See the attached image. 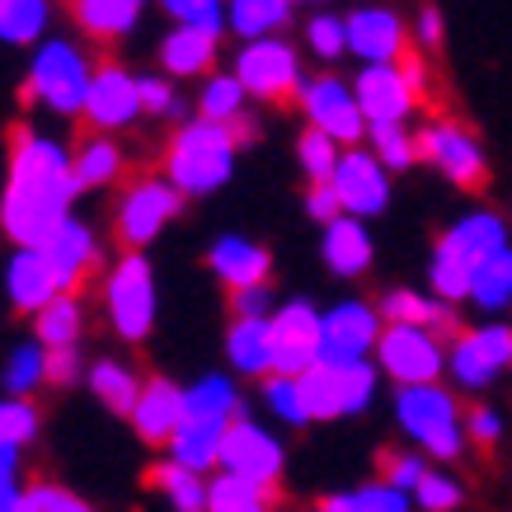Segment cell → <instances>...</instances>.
<instances>
[{
    "mask_svg": "<svg viewBox=\"0 0 512 512\" xmlns=\"http://www.w3.org/2000/svg\"><path fill=\"white\" fill-rule=\"evenodd\" d=\"M226 433L231 428H202V423H184L170 442V461L174 466L193 470V475H207L212 466H221V447H226Z\"/></svg>",
    "mask_w": 512,
    "mask_h": 512,
    "instance_id": "obj_27",
    "label": "cell"
},
{
    "mask_svg": "<svg viewBox=\"0 0 512 512\" xmlns=\"http://www.w3.org/2000/svg\"><path fill=\"white\" fill-rule=\"evenodd\" d=\"M442 240H447L470 268H480L484 259H494L498 249H508V226H503L494 212H475V217H466L461 226H451Z\"/></svg>",
    "mask_w": 512,
    "mask_h": 512,
    "instance_id": "obj_26",
    "label": "cell"
},
{
    "mask_svg": "<svg viewBox=\"0 0 512 512\" xmlns=\"http://www.w3.org/2000/svg\"><path fill=\"white\" fill-rule=\"evenodd\" d=\"M221 470L226 475H240V480L259 484V489H273L282 475V447L278 437L264 433L259 423H231V433H226V447H221Z\"/></svg>",
    "mask_w": 512,
    "mask_h": 512,
    "instance_id": "obj_12",
    "label": "cell"
},
{
    "mask_svg": "<svg viewBox=\"0 0 512 512\" xmlns=\"http://www.w3.org/2000/svg\"><path fill=\"white\" fill-rule=\"evenodd\" d=\"M301 395H306V409H311L315 423L325 419H343L348 409H343V367H311V372L301 376Z\"/></svg>",
    "mask_w": 512,
    "mask_h": 512,
    "instance_id": "obj_33",
    "label": "cell"
},
{
    "mask_svg": "<svg viewBox=\"0 0 512 512\" xmlns=\"http://www.w3.org/2000/svg\"><path fill=\"white\" fill-rule=\"evenodd\" d=\"M414 498H419V508H428V512H451L456 503H461V484L451 480V475L428 470V480L414 489Z\"/></svg>",
    "mask_w": 512,
    "mask_h": 512,
    "instance_id": "obj_52",
    "label": "cell"
},
{
    "mask_svg": "<svg viewBox=\"0 0 512 512\" xmlns=\"http://www.w3.org/2000/svg\"><path fill=\"white\" fill-rule=\"evenodd\" d=\"M38 433V409L29 400H5L0 404V442L5 447H24Z\"/></svg>",
    "mask_w": 512,
    "mask_h": 512,
    "instance_id": "obj_47",
    "label": "cell"
},
{
    "mask_svg": "<svg viewBox=\"0 0 512 512\" xmlns=\"http://www.w3.org/2000/svg\"><path fill=\"white\" fill-rule=\"evenodd\" d=\"M268 494H273V489H259V484L221 470L217 480H212V503H207V512H268Z\"/></svg>",
    "mask_w": 512,
    "mask_h": 512,
    "instance_id": "obj_38",
    "label": "cell"
},
{
    "mask_svg": "<svg viewBox=\"0 0 512 512\" xmlns=\"http://www.w3.org/2000/svg\"><path fill=\"white\" fill-rule=\"evenodd\" d=\"M38 381H47V348L43 343H19L10 362H5V390L10 400H24Z\"/></svg>",
    "mask_w": 512,
    "mask_h": 512,
    "instance_id": "obj_42",
    "label": "cell"
},
{
    "mask_svg": "<svg viewBox=\"0 0 512 512\" xmlns=\"http://www.w3.org/2000/svg\"><path fill=\"white\" fill-rule=\"evenodd\" d=\"M245 85H240V80L235 76H212L207 80V90H202V118H207V123H240V118H245Z\"/></svg>",
    "mask_w": 512,
    "mask_h": 512,
    "instance_id": "obj_39",
    "label": "cell"
},
{
    "mask_svg": "<svg viewBox=\"0 0 512 512\" xmlns=\"http://www.w3.org/2000/svg\"><path fill=\"white\" fill-rule=\"evenodd\" d=\"M433 287L442 301H466L470 287H475V268L447 245V240H437V254H433Z\"/></svg>",
    "mask_w": 512,
    "mask_h": 512,
    "instance_id": "obj_40",
    "label": "cell"
},
{
    "mask_svg": "<svg viewBox=\"0 0 512 512\" xmlns=\"http://www.w3.org/2000/svg\"><path fill=\"white\" fill-rule=\"evenodd\" d=\"M395 414H400L404 433L414 437L428 456H437V461H456L461 447H466L456 400H451L442 386H400Z\"/></svg>",
    "mask_w": 512,
    "mask_h": 512,
    "instance_id": "obj_4",
    "label": "cell"
},
{
    "mask_svg": "<svg viewBox=\"0 0 512 512\" xmlns=\"http://www.w3.org/2000/svg\"><path fill=\"white\" fill-rule=\"evenodd\" d=\"M43 254H47V264H52V273H57V287H62V292H71L80 273L94 264V235H90V226L71 217L62 231L43 245Z\"/></svg>",
    "mask_w": 512,
    "mask_h": 512,
    "instance_id": "obj_24",
    "label": "cell"
},
{
    "mask_svg": "<svg viewBox=\"0 0 512 512\" xmlns=\"http://www.w3.org/2000/svg\"><path fill=\"white\" fill-rule=\"evenodd\" d=\"M141 113V85L118 66H104L90 85V99H85V118L94 127H127Z\"/></svg>",
    "mask_w": 512,
    "mask_h": 512,
    "instance_id": "obj_20",
    "label": "cell"
},
{
    "mask_svg": "<svg viewBox=\"0 0 512 512\" xmlns=\"http://www.w3.org/2000/svg\"><path fill=\"white\" fill-rule=\"evenodd\" d=\"M372 146H376V160L390 165V170H409L414 160H419V146L414 137H404V127H372Z\"/></svg>",
    "mask_w": 512,
    "mask_h": 512,
    "instance_id": "obj_46",
    "label": "cell"
},
{
    "mask_svg": "<svg viewBox=\"0 0 512 512\" xmlns=\"http://www.w3.org/2000/svg\"><path fill=\"white\" fill-rule=\"evenodd\" d=\"M423 480H428V466L419 456H386V484H395L400 494H414Z\"/></svg>",
    "mask_w": 512,
    "mask_h": 512,
    "instance_id": "obj_53",
    "label": "cell"
},
{
    "mask_svg": "<svg viewBox=\"0 0 512 512\" xmlns=\"http://www.w3.org/2000/svg\"><path fill=\"white\" fill-rule=\"evenodd\" d=\"M353 94H357V109H362L367 127L404 123V113L414 109V99H419V94L404 85L400 66H362L353 80Z\"/></svg>",
    "mask_w": 512,
    "mask_h": 512,
    "instance_id": "obj_15",
    "label": "cell"
},
{
    "mask_svg": "<svg viewBox=\"0 0 512 512\" xmlns=\"http://www.w3.org/2000/svg\"><path fill=\"white\" fill-rule=\"evenodd\" d=\"M466 428H470L475 442H484V447H494L498 437H503V419H498L494 409H475V414L466 419Z\"/></svg>",
    "mask_w": 512,
    "mask_h": 512,
    "instance_id": "obj_58",
    "label": "cell"
},
{
    "mask_svg": "<svg viewBox=\"0 0 512 512\" xmlns=\"http://www.w3.org/2000/svg\"><path fill=\"white\" fill-rule=\"evenodd\" d=\"M90 85H94V76H90L85 52L76 43H66V38H47L33 52L24 99H43L47 109H57V113H85Z\"/></svg>",
    "mask_w": 512,
    "mask_h": 512,
    "instance_id": "obj_3",
    "label": "cell"
},
{
    "mask_svg": "<svg viewBox=\"0 0 512 512\" xmlns=\"http://www.w3.org/2000/svg\"><path fill=\"white\" fill-rule=\"evenodd\" d=\"M325 264L339 278H357L372 264V235L357 217H339L334 226H325Z\"/></svg>",
    "mask_w": 512,
    "mask_h": 512,
    "instance_id": "obj_25",
    "label": "cell"
},
{
    "mask_svg": "<svg viewBox=\"0 0 512 512\" xmlns=\"http://www.w3.org/2000/svg\"><path fill=\"white\" fill-rule=\"evenodd\" d=\"M376 395V367L372 362H353V367H343V409L348 414H362Z\"/></svg>",
    "mask_w": 512,
    "mask_h": 512,
    "instance_id": "obj_49",
    "label": "cell"
},
{
    "mask_svg": "<svg viewBox=\"0 0 512 512\" xmlns=\"http://www.w3.org/2000/svg\"><path fill=\"white\" fill-rule=\"evenodd\" d=\"M151 484L165 489V498L174 503V512H207V503H212V484L202 480V475H193V470L174 466V461H165V466L151 470Z\"/></svg>",
    "mask_w": 512,
    "mask_h": 512,
    "instance_id": "obj_31",
    "label": "cell"
},
{
    "mask_svg": "<svg viewBox=\"0 0 512 512\" xmlns=\"http://www.w3.org/2000/svg\"><path fill=\"white\" fill-rule=\"evenodd\" d=\"M212 273H217L231 292L264 287V278H268V249L254 245V240H240V235H221L217 245H212Z\"/></svg>",
    "mask_w": 512,
    "mask_h": 512,
    "instance_id": "obj_22",
    "label": "cell"
},
{
    "mask_svg": "<svg viewBox=\"0 0 512 512\" xmlns=\"http://www.w3.org/2000/svg\"><path fill=\"white\" fill-rule=\"evenodd\" d=\"M90 390L109 404L113 414H123V419H132V409H137V400H141L137 376H132V367H123V362H94Z\"/></svg>",
    "mask_w": 512,
    "mask_h": 512,
    "instance_id": "obj_32",
    "label": "cell"
},
{
    "mask_svg": "<svg viewBox=\"0 0 512 512\" xmlns=\"http://www.w3.org/2000/svg\"><path fill=\"white\" fill-rule=\"evenodd\" d=\"M306 43L325 57V62H339L348 52V19H334V15H315L306 24Z\"/></svg>",
    "mask_w": 512,
    "mask_h": 512,
    "instance_id": "obj_48",
    "label": "cell"
},
{
    "mask_svg": "<svg viewBox=\"0 0 512 512\" xmlns=\"http://www.w3.org/2000/svg\"><path fill=\"white\" fill-rule=\"evenodd\" d=\"M24 512H94V508L80 503L76 494L57 489V484H33V489H24Z\"/></svg>",
    "mask_w": 512,
    "mask_h": 512,
    "instance_id": "obj_51",
    "label": "cell"
},
{
    "mask_svg": "<svg viewBox=\"0 0 512 512\" xmlns=\"http://www.w3.org/2000/svg\"><path fill=\"white\" fill-rule=\"evenodd\" d=\"M306 212H311L315 221H325V226H334V221L343 217L339 188H334V184H311V193H306Z\"/></svg>",
    "mask_w": 512,
    "mask_h": 512,
    "instance_id": "obj_54",
    "label": "cell"
},
{
    "mask_svg": "<svg viewBox=\"0 0 512 512\" xmlns=\"http://www.w3.org/2000/svg\"><path fill=\"white\" fill-rule=\"evenodd\" d=\"M226 19H231V29L240 38L259 43V38H268L273 29H282L292 19V0H231Z\"/></svg>",
    "mask_w": 512,
    "mask_h": 512,
    "instance_id": "obj_30",
    "label": "cell"
},
{
    "mask_svg": "<svg viewBox=\"0 0 512 512\" xmlns=\"http://www.w3.org/2000/svg\"><path fill=\"white\" fill-rule=\"evenodd\" d=\"M132 428H137V437L151 442V447L174 442V433L184 428V390L174 386V381H165V376L146 381L137 409H132Z\"/></svg>",
    "mask_w": 512,
    "mask_h": 512,
    "instance_id": "obj_17",
    "label": "cell"
},
{
    "mask_svg": "<svg viewBox=\"0 0 512 512\" xmlns=\"http://www.w3.org/2000/svg\"><path fill=\"white\" fill-rule=\"evenodd\" d=\"M353 508L357 512H409V494H400V489L386 480H376V484L353 489Z\"/></svg>",
    "mask_w": 512,
    "mask_h": 512,
    "instance_id": "obj_50",
    "label": "cell"
},
{
    "mask_svg": "<svg viewBox=\"0 0 512 512\" xmlns=\"http://www.w3.org/2000/svg\"><path fill=\"white\" fill-rule=\"evenodd\" d=\"M137 85H141V109L146 113H170L174 109V90L160 76H141Z\"/></svg>",
    "mask_w": 512,
    "mask_h": 512,
    "instance_id": "obj_57",
    "label": "cell"
},
{
    "mask_svg": "<svg viewBox=\"0 0 512 512\" xmlns=\"http://www.w3.org/2000/svg\"><path fill=\"white\" fill-rule=\"evenodd\" d=\"M376 343H381V320H376L372 306L339 301V306L325 315L320 362H325V367H353V362H367V353H372Z\"/></svg>",
    "mask_w": 512,
    "mask_h": 512,
    "instance_id": "obj_9",
    "label": "cell"
},
{
    "mask_svg": "<svg viewBox=\"0 0 512 512\" xmlns=\"http://www.w3.org/2000/svg\"><path fill=\"white\" fill-rule=\"evenodd\" d=\"M404 29L395 10H381V5H367V10H353L348 15V52L362 57L367 66H390L400 57Z\"/></svg>",
    "mask_w": 512,
    "mask_h": 512,
    "instance_id": "obj_18",
    "label": "cell"
},
{
    "mask_svg": "<svg viewBox=\"0 0 512 512\" xmlns=\"http://www.w3.org/2000/svg\"><path fill=\"white\" fill-rule=\"evenodd\" d=\"M179 188L170 179H146V184L127 188L123 202H118V235H123V245L141 249L151 245L160 231H165V221L179 212Z\"/></svg>",
    "mask_w": 512,
    "mask_h": 512,
    "instance_id": "obj_10",
    "label": "cell"
},
{
    "mask_svg": "<svg viewBox=\"0 0 512 512\" xmlns=\"http://www.w3.org/2000/svg\"><path fill=\"white\" fill-rule=\"evenodd\" d=\"M400 76H404V85H409L414 94L423 90V66L414 62V57H404V62H400Z\"/></svg>",
    "mask_w": 512,
    "mask_h": 512,
    "instance_id": "obj_60",
    "label": "cell"
},
{
    "mask_svg": "<svg viewBox=\"0 0 512 512\" xmlns=\"http://www.w3.org/2000/svg\"><path fill=\"white\" fill-rule=\"evenodd\" d=\"M376 362L400 386H437V372L447 367L437 339L428 329H414V325H390L381 334V343H376Z\"/></svg>",
    "mask_w": 512,
    "mask_h": 512,
    "instance_id": "obj_5",
    "label": "cell"
},
{
    "mask_svg": "<svg viewBox=\"0 0 512 512\" xmlns=\"http://www.w3.org/2000/svg\"><path fill=\"white\" fill-rule=\"evenodd\" d=\"M301 109L311 118V127H320L334 141H362L367 118L357 109V94L334 76H315L301 85Z\"/></svg>",
    "mask_w": 512,
    "mask_h": 512,
    "instance_id": "obj_14",
    "label": "cell"
},
{
    "mask_svg": "<svg viewBox=\"0 0 512 512\" xmlns=\"http://www.w3.org/2000/svg\"><path fill=\"white\" fill-rule=\"evenodd\" d=\"M80 376V353L76 348H57V353H47V381L52 386H71Z\"/></svg>",
    "mask_w": 512,
    "mask_h": 512,
    "instance_id": "obj_56",
    "label": "cell"
},
{
    "mask_svg": "<svg viewBox=\"0 0 512 512\" xmlns=\"http://www.w3.org/2000/svg\"><path fill=\"white\" fill-rule=\"evenodd\" d=\"M315 512H357V508H353V494H329Z\"/></svg>",
    "mask_w": 512,
    "mask_h": 512,
    "instance_id": "obj_61",
    "label": "cell"
},
{
    "mask_svg": "<svg viewBox=\"0 0 512 512\" xmlns=\"http://www.w3.org/2000/svg\"><path fill=\"white\" fill-rule=\"evenodd\" d=\"M141 5H146V0H76V19L90 33L113 38V33H127L137 24Z\"/></svg>",
    "mask_w": 512,
    "mask_h": 512,
    "instance_id": "obj_35",
    "label": "cell"
},
{
    "mask_svg": "<svg viewBox=\"0 0 512 512\" xmlns=\"http://www.w3.org/2000/svg\"><path fill=\"white\" fill-rule=\"evenodd\" d=\"M212 57H217V38L202 29H174L160 43V66L174 76H198L202 66H212Z\"/></svg>",
    "mask_w": 512,
    "mask_h": 512,
    "instance_id": "obj_28",
    "label": "cell"
},
{
    "mask_svg": "<svg viewBox=\"0 0 512 512\" xmlns=\"http://www.w3.org/2000/svg\"><path fill=\"white\" fill-rule=\"evenodd\" d=\"M76 193V160L66 156L52 137H38V132L24 127L15 156H10L5 198H0L5 235L19 249H43L71 221V198Z\"/></svg>",
    "mask_w": 512,
    "mask_h": 512,
    "instance_id": "obj_1",
    "label": "cell"
},
{
    "mask_svg": "<svg viewBox=\"0 0 512 512\" xmlns=\"http://www.w3.org/2000/svg\"><path fill=\"white\" fill-rule=\"evenodd\" d=\"M160 5H165L184 29H202V33H212V38L221 33V24H231L221 0H160Z\"/></svg>",
    "mask_w": 512,
    "mask_h": 512,
    "instance_id": "obj_45",
    "label": "cell"
},
{
    "mask_svg": "<svg viewBox=\"0 0 512 512\" xmlns=\"http://www.w3.org/2000/svg\"><path fill=\"white\" fill-rule=\"evenodd\" d=\"M33 329H38V343H43L47 353H57V348H76V334H80L76 296H57V301L33 320Z\"/></svg>",
    "mask_w": 512,
    "mask_h": 512,
    "instance_id": "obj_36",
    "label": "cell"
},
{
    "mask_svg": "<svg viewBox=\"0 0 512 512\" xmlns=\"http://www.w3.org/2000/svg\"><path fill=\"white\" fill-rule=\"evenodd\" d=\"M381 315H386L390 325H442V329H456V320H451V311L442 306V301H433V296L423 292H409V287H395V292L381 296Z\"/></svg>",
    "mask_w": 512,
    "mask_h": 512,
    "instance_id": "obj_29",
    "label": "cell"
},
{
    "mask_svg": "<svg viewBox=\"0 0 512 512\" xmlns=\"http://www.w3.org/2000/svg\"><path fill=\"white\" fill-rule=\"evenodd\" d=\"M470 301L484 306V311H503L512 301V249H498L494 259H484L475 268V287H470Z\"/></svg>",
    "mask_w": 512,
    "mask_h": 512,
    "instance_id": "obj_34",
    "label": "cell"
},
{
    "mask_svg": "<svg viewBox=\"0 0 512 512\" xmlns=\"http://www.w3.org/2000/svg\"><path fill=\"white\" fill-rule=\"evenodd\" d=\"M334 188H339L343 217H376L390 202V179H386V170H381V160L367 156V151H357V146L339 160Z\"/></svg>",
    "mask_w": 512,
    "mask_h": 512,
    "instance_id": "obj_16",
    "label": "cell"
},
{
    "mask_svg": "<svg viewBox=\"0 0 512 512\" xmlns=\"http://www.w3.org/2000/svg\"><path fill=\"white\" fill-rule=\"evenodd\" d=\"M235 80L245 85L249 94H259V99H282V94H301V62H296V52L282 38H259V43L240 47V57H235Z\"/></svg>",
    "mask_w": 512,
    "mask_h": 512,
    "instance_id": "obj_7",
    "label": "cell"
},
{
    "mask_svg": "<svg viewBox=\"0 0 512 512\" xmlns=\"http://www.w3.org/2000/svg\"><path fill=\"white\" fill-rule=\"evenodd\" d=\"M245 419V400L235 395L226 376H202L198 386L184 390V423H202V428H231Z\"/></svg>",
    "mask_w": 512,
    "mask_h": 512,
    "instance_id": "obj_21",
    "label": "cell"
},
{
    "mask_svg": "<svg viewBox=\"0 0 512 512\" xmlns=\"http://www.w3.org/2000/svg\"><path fill=\"white\" fill-rule=\"evenodd\" d=\"M235 127L226 123H188L170 146V184L184 193V198H202V193H217L226 179H231L235 165Z\"/></svg>",
    "mask_w": 512,
    "mask_h": 512,
    "instance_id": "obj_2",
    "label": "cell"
},
{
    "mask_svg": "<svg viewBox=\"0 0 512 512\" xmlns=\"http://www.w3.org/2000/svg\"><path fill=\"white\" fill-rule=\"evenodd\" d=\"M226 353H231V367H240V372L273 376V367H278L273 320H235L231 334H226Z\"/></svg>",
    "mask_w": 512,
    "mask_h": 512,
    "instance_id": "obj_23",
    "label": "cell"
},
{
    "mask_svg": "<svg viewBox=\"0 0 512 512\" xmlns=\"http://www.w3.org/2000/svg\"><path fill=\"white\" fill-rule=\"evenodd\" d=\"M296 156H301V170L311 174V184H334V174H339V141L325 137L320 127H306L301 137H296Z\"/></svg>",
    "mask_w": 512,
    "mask_h": 512,
    "instance_id": "obj_37",
    "label": "cell"
},
{
    "mask_svg": "<svg viewBox=\"0 0 512 512\" xmlns=\"http://www.w3.org/2000/svg\"><path fill=\"white\" fill-rule=\"evenodd\" d=\"M5 287H10V301H15V311H33L43 315L62 287H57V273L47 264L43 249H15V259L5 268Z\"/></svg>",
    "mask_w": 512,
    "mask_h": 512,
    "instance_id": "obj_19",
    "label": "cell"
},
{
    "mask_svg": "<svg viewBox=\"0 0 512 512\" xmlns=\"http://www.w3.org/2000/svg\"><path fill=\"white\" fill-rule=\"evenodd\" d=\"M273 334H278V367L273 376H301L320 367V343H325V315H315L306 301H287L273 315Z\"/></svg>",
    "mask_w": 512,
    "mask_h": 512,
    "instance_id": "obj_8",
    "label": "cell"
},
{
    "mask_svg": "<svg viewBox=\"0 0 512 512\" xmlns=\"http://www.w3.org/2000/svg\"><path fill=\"white\" fill-rule=\"evenodd\" d=\"M419 38L428 47L442 43V15H437V10H423V15H419Z\"/></svg>",
    "mask_w": 512,
    "mask_h": 512,
    "instance_id": "obj_59",
    "label": "cell"
},
{
    "mask_svg": "<svg viewBox=\"0 0 512 512\" xmlns=\"http://www.w3.org/2000/svg\"><path fill=\"white\" fill-rule=\"evenodd\" d=\"M447 367L466 390L489 386L503 367H512V329L484 325V329H475V334H461V339L451 343Z\"/></svg>",
    "mask_w": 512,
    "mask_h": 512,
    "instance_id": "obj_13",
    "label": "cell"
},
{
    "mask_svg": "<svg viewBox=\"0 0 512 512\" xmlns=\"http://www.w3.org/2000/svg\"><path fill=\"white\" fill-rule=\"evenodd\" d=\"M414 146H419V160H433L437 170L447 174L451 184H461V188H480L484 174H489L484 151L475 146V137H470L466 127L433 123V127H423L419 137H414Z\"/></svg>",
    "mask_w": 512,
    "mask_h": 512,
    "instance_id": "obj_11",
    "label": "cell"
},
{
    "mask_svg": "<svg viewBox=\"0 0 512 512\" xmlns=\"http://www.w3.org/2000/svg\"><path fill=\"white\" fill-rule=\"evenodd\" d=\"M264 400H268V409H273L282 423H292V428L311 423V409H306V395H301V381H296V376H268Z\"/></svg>",
    "mask_w": 512,
    "mask_h": 512,
    "instance_id": "obj_44",
    "label": "cell"
},
{
    "mask_svg": "<svg viewBox=\"0 0 512 512\" xmlns=\"http://www.w3.org/2000/svg\"><path fill=\"white\" fill-rule=\"evenodd\" d=\"M235 320H273V306H268V287H245V292H231Z\"/></svg>",
    "mask_w": 512,
    "mask_h": 512,
    "instance_id": "obj_55",
    "label": "cell"
},
{
    "mask_svg": "<svg viewBox=\"0 0 512 512\" xmlns=\"http://www.w3.org/2000/svg\"><path fill=\"white\" fill-rule=\"evenodd\" d=\"M118 170H123V151H118L113 141H85V146H80V156H76L80 188L109 184V179H118Z\"/></svg>",
    "mask_w": 512,
    "mask_h": 512,
    "instance_id": "obj_43",
    "label": "cell"
},
{
    "mask_svg": "<svg viewBox=\"0 0 512 512\" xmlns=\"http://www.w3.org/2000/svg\"><path fill=\"white\" fill-rule=\"evenodd\" d=\"M109 315L123 339H146V329L156 320V278H151V264L141 254H127L123 264L113 268Z\"/></svg>",
    "mask_w": 512,
    "mask_h": 512,
    "instance_id": "obj_6",
    "label": "cell"
},
{
    "mask_svg": "<svg viewBox=\"0 0 512 512\" xmlns=\"http://www.w3.org/2000/svg\"><path fill=\"white\" fill-rule=\"evenodd\" d=\"M47 29V0H0V38L33 43Z\"/></svg>",
    "mask_w": 512,
    "mask_h": 512,
    "instance_id": "obj_41",
    "label": "cell"
}]
</instances>
